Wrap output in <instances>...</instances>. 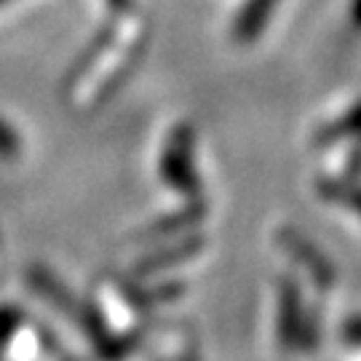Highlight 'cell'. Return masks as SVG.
I'll return each mask as SVG.
<instances>
[{"label": "cell", "mask_w": 361, "mask_h": 361, "mask_svg": "<svg viewBox=\"0 0 361 361\" xmlns=\"http://www.w3.org/2000/svg\"><path fill=\"white\" fill-rule=\"evenodd\" d=\"M161 177L171 190L195 198L201 190V177L195 171V131L188 123H180L169 134L161 155Z\"/></svg>", "instance_id": "cell-1"}, {"label": "cell", "mask_w": 361, "mask_h": 361, "mask_svg": "<svg viewBox=\"0 0 361 361\" xmlns=\"http://www.w3.org/2000/svg\"><path fill=\"white\" fill-rule=\"evenodd\" d=\"M201 246H204V238L201 235H190V238H182L180 244L169 246V249H161V252H155L150 257H145L140 262V273H158V271H166V268H174V265H180V262H188V259H193L198 252H201Z\"/></svg>", "instance_id": "cell-6"}, {"label": "cell", "mask_w": 361, "mask_h": 361, "mask_svg": "<svg viewBox=\"0 0 361 361\" xmlns=\"http://www.w3.org/2000/svg\"><path fill=\"white\" fill-rule=\"evenodd\" d=\"M319 193L332 201V204H340L348 212H353L356 217H361V185L348 180H322L319 182Z\"/></svg>", "instance_id": "cell-7"}, {"label": "cell", "mask_w": 361, "mask_h": 361, "mask_svg": "<svg viewBox=\"0 0 361 361\" xmlns=\"http://www.w3.org/2000/svg\"><path fill=\"white\" fill-rule=\"evenodd\" d=\"M204 217H207V207H204V201L195 195V198H190V204L185 209L153 222L150 231H145V238H169V235H177L180 231H188V228L201 225Z\"/></svg>", "instance_id": "cell-5"}, {"label": "cell", "mask_w": 361, "mask_h": 361, "mask_svg": "<svg viewBox=\"0 0 361 361\" xmlns=\"http://www.w3.org/2000/svg\"><path fill=\"white\" fill-rule=\"evenodd\" d=\"M279 3L281 0H244L241 11L233 22V38L238 43H255L262 35V30Z\"/></svg>", "instance_id": "cell-4"}, {"label": "cell", "mask_w": 361, "mask_h": 361, "mask_svg": "<svg viewBox=\"0 0 361 361\" xmlns=\"http://www.w3.org/2000/svg\"><path fill=\"white\" fill-rule=\"evenodd\" d=\"M279 340L286 350H310L316 345V324L302 310L300 286L292 279L279 281Z\"/></svg>", "instance_id": "cell-2"}, {"label": "cell", "mask_w": 361, "mask_h": 361, "mask_svg": "<svg viewBox=\"0 0 361 361\" xmlns=\"http://www.w3.org/2000/svg\"><path fill=\"white\" fill-rule=\"evenodd\" d=\"M279 244L297 265L310 276V281L319 289H329L337 281V271L332 259L324 255L319 246L310 241L308 235H302L295 228H281L279 231Z\"/></svg>", "instance_id": "cell-3"}, {"label": "cell", "mask_w": 361, "mask_h": 361, "mask_svg": "<svg viewBox=\"0 0 361 361\" xmlns=\"http://www.w3.org/2000/svg\"><path fill=\"white\" fill-rule=\"evenodd\" d=\"M350 19H353V27L361 30V0H353V6H350Z\"/></svg>", "instance_id": "cell-10"}, {"label": "cell", "mask_w": 361, "mask_h": 361, "mask_svg": "<svg viewBox=\"0 0 361 361\" xmlns=\"http://www.w3.org/2000/svg\"><path fill=\"white\" fill-rule=\"evenodd\" d=\"M345 137H361V102L356 107H350L343 118H337L335 123H329L326 129L319 131L322 145L337 142V140H345Z\"/></svg>", "instance_id": "cell-8"}, {"label": "cell", "mask_w": 361, "mask_h": 361, "mask_svg": "<svg viewBox=\"0 0 361 361\" xmlns=\"http://www.w3.org/2000/svg\"><path fill=\"white\" fill-rule=\"evenodd\" d=\"M343 337L348 343H353V345H361V316L348 319V322L343 324Z\"/></svg>", "instance_id": "cell-9"}, {"label": "cell", "mask_w": 361, "mask_h": 361, "mask_svg": "<svg viewBox=\"0 0 361 361\" xmlns=\"http://www.w3.org/2000/svg\"><path fill=\"white\" fill-rule=\"evenodd\" d=\"M188 361H198V359H195V356H193V353H190V359H188Z\"/></svg>", "instance_id": "cell-11"}]
</instances>
